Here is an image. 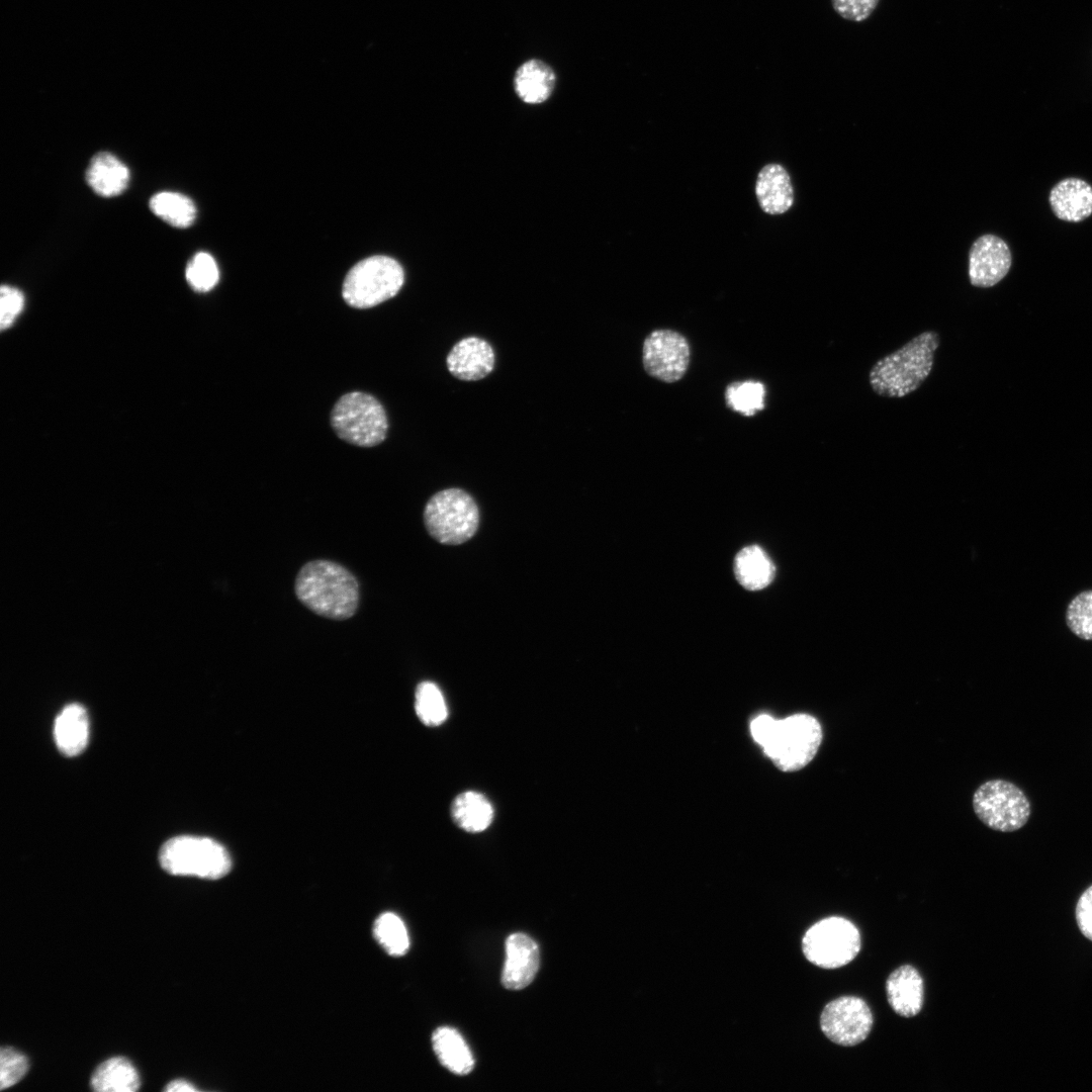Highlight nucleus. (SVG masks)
<instances>
[{
    "mask_svg": "<svg viewBox=\"0 0 1092 1092\" xmlns=\"http://www.w3.org/2000/svg\"><path fill=\"white\" fill-rule=\"evenodd\" d=\"M939 345L938 332L927 330L879 359L869 372L872 390L889 398H901L916 391L930 375Z\"/></svg>",
    "mask_w": 1092,
    "mask_h": 1092,
    "instance_id": "obj_1",
    "label": "nucleus"
},
{
    "mask_svg": "<svg viewBox=\"0 0 1092 1092\" xmlns=\"http://www.w3.org/2000/svg\"><path fill=\"white\" fill-rule=\"evenodd\" d=\"M295 594L310 611L334 620L352 617L359 604L355 576L329 560H313L303 565L295 579Z\"/></svg>",
    "mask_w": 1092,
    "mask_h": 1092,
    "instance_id": "obj_2",
    "label": "nucleus"
},
{
    "mask_svg": "<svg viewBox=\"0 0 1092 1092\" xmlns=\"http://www.w3.org/2000/svg\"><path fill=\"white\" fill-rule=\"evenodd\" d=\"M161 867L175 876L207 880L224 877L232 868L226 849L218 842L197 836H177L166 841L159 853Z\"/></svg>",
    "mask_w": 1092,
    "mask_h": 1092,
    "instance_id": "obj_3",
    "label": "nucleus"
},
{
    "mask_svg": "<svg viewBox=\"0 0 1092 1092\" xmlns=\"http://www.w3.org/2000/svg\"><path fill=\"white\" fill-rule=\"evenodd\" d=\"M822 736L821 725L815 717L795 714L776 721L762 747L781 770L796 771L815 757Z\"/></svg>",
    "mask_w": 1092,
    "mask_h": 1092,
    "instance_id": "obj_4",
    "label": "nucleus"
},
{
    "mask_svg": "<svg viewBox=\"0 0 1092 1092\" xmlns=\"http://www.w3.org/2000/svg\"><path fill=\"white\" fill-rule=\"evenodd\" d=\"M331 425L340 439L360 447L380 444L388 429L382 404L361 391L346 393L337 400L331 413Z\"/></svg>",
    "mask_w": 1092,
    "mask_h": 1092,
    "instance_id": "obj_5",
    "label": "nucleus"
},
{
    "mask_svg": "<svg viewBox=\"0 0 1092 1092\" xmlns=\"http://www.w3.org/2000/svg\"><path fill=\"white\" fill-rule=\"evenodd\" d=\"M404 282L400 264L387 256H372L347 273L342 295L350 306L368 308L395 296Z\"/></svg>",
    "mask_w": 1092,
    "mask_h": 1092,
    "instance_id": "obj_6",
    "label": "nucleus"
},
{
    "mask_svg": "<svg viewBox=\"0 0 1092 1092\" xmlns=\"http://www.w3.org/2000/svg\"><path fill=\"white\" fill-rule=\"evenodd\" d=\"M478 521L479 513L474 499L460 488L435 493L424 511L429 534L447 545H458L469 540L477 530Z\"/></svg>",
    "mask_w": 1092,
    "mask_h": 1092,
    "instance_id": "obj_7",
    "label": "nucleus"
},
{
    "mask_svg": "<svg viewBox=\"0 0 1092 1092\" xmlns=\"http://www.w3.org/2000/svg\"><path fill=\"white\" fill-rule=\"evenodd\" d=\"M802 949L810 963L823 969H837L857 956L860 935L849 920L838 916L827 917L806 931Z\"/></svg>",
    "mask_w": 1092,
    "mask_h": 1092,
    "instance_id": "obj_8",
    "label": "nucleus"
},
{
    "mask_svg": "<svg viewBox=\"0 0 1092 1092\" xmlns=\"http://www.w3.org/2000/svg\"><path fill=\"white\" fill-rule=\"evenodd\" d=\"M973 809L982 823L1001 832L1022 828L1031 813L1025 794L1016 785L1000 779L985 782L975 791Z\"/></svg>",
    "mask_w": 1092,
    "mask_h": 1092,
    "instance_id": "obj_9",
    "label": "nucleus"
},
{
    "mask_svg": "<svg viewBox=\"0 0 1092 1092\" xmlns=\"http://www.w3.org/2000/svg\"><path fill=\"white\" fill-rule=\"evenodd\" d=\"M873 1026V1014L868 1004L854 996H843L829 1002L820 1016V1027L827 1038L843 1046L863 1041Z\"/></svg>",
    "mask_w": 1092,
    "mask_h": 1092,
    "instance_id": "obj_10",
    "label": "nucleus"
},
{
    "mask_svg": "<svg viewBox=\"0 0 1092 1092\" xmlns=\"http://www.w3.org/2000/svg\"><path fill=\"white\" fill-rule=\"evenodd\" d=\"M690 354L689 343L681 334L671 330H655L644 340L642 362L650 376L671 383L686 374Z\"/></svg>",
    "mask_w": 1092,
    "mask_h": 1092,
    "instance_id": "obj_11",
    "label": "nucleus"
},
{
    "mask_svg": "<svg viewBox=\"0 0 1092 1092\" xmlns=\"http://www.w3.org/2000/svg\"><path fill=\"white\" fill-rule=\"evenodd\" d=\"M1012 254L1007 243L993 234L979 237L969 252V279L973 286L990 288L1009 272Z\"/></svg>",
    "mask_w": 1092,
    "mask_h": 1092,
    "instance_id": "obj_12",
    "label": "nucleus"
},
{
    "mask_svg": "<svg viewBox=\"0 0 1092 1092\" xmlns=\"http://www.w3.org/2000/svg\"><path fill=\"white\" fill-rule=\"evenodd\" d=\"M495 354L491 345L478 337L458 341L446 358L449 372L465 381L480 380L494 368Z\"/></svg>",
    "mask_w": 1092,
    "mask_h": 1092,
    "instance_id": "obj_13",
    "label": "nucleus"
},
{
    "mask_svg": "<svg viewBox=\"0 0 1092 1092\" xmlns=\"http://www.w3.org/2000/svg\"><path fill=\"white\" fill-rule=\"evenodd\" d=\"M540 965L536 942L524 933H514L506 941L503 985L510 990L526 988L534 980Z\"/></svg>",
    "mask_w": 1092,
    "mask_h": 1092,
    "instance_id": "obj_14",
    "label": "nucleus"
},
{
    "mask_svg": "<svg viewBox=\"0 0 1092 1092\" xmlns=\"http://www.w3.org/2000/svg\"><path fill=\"white\" fill-rule=\"evenodd\" d=\"M1049 202L1059 219L1080 222L1092 214V186L1081 178H1065L1051 189Z\"/></svg>",
    "mask_w": 1092,
    "mask_h": 1092,
    "instance_id": "obj_15",
    "label": "nucleus"
},
{
    "mask_svg": "<svg viewBox=\"0 0 1092 1092\" xmlns=\"http://www.w3.org/2000/svg\"><path fill=\"white\" fill-rule=\"evenodd\" d=\"M755 194L765 213L777 215L788 211L794 203V188L787 170L777 163L765 165L757 175Z\"/></svg>",
    "mask_w": 1092,
    "mask_h": 1092,
    "instance_id": "obj_16",
    "label": "nucleus"
},
{
    "mask_svg": "<svg viewBox=\"0 0 1092 1092\" xmlns=\"http://www.w3.org/2000/svg\"><path fill=\"white\" fill-rule=\"evenodd\" d=\"M887 998L892 1009L902 1017L918 1014L923 1004V980L918 971L904 965L896 969L886 982Z\"/></svg>",
    "mask_w": 1092,
    "mask_h": 1092,
    "instance_id": "obj_17",
    "label": "nucleus"
},
{
    "mask_svg": "<svg viewBox=\"0 0 1092 1092\" xmlns=\"http://www.w3.org/2000/svg\"><path fill=\"white\" fill-rule=\"evenodd\" d=\"M127 166L116 156L101 152L93 156L86 171V180L91 189L103 197H113L122 193L129 182Z\"/></svg>",
    "mask_w": 1092,
    "mask_h": 1092,
    "instance_id": "obj_18",
    "label": "nucleus"
},
{
    "mask_svg": "<svg viewBox=\"0 0 1092 1092\" xmlns=\"http://www.w3.org/2000/svg\"><path fill=\"white\" fill-rule=\"evenodd\" d=\"M88 736L86 710L79 704L66 706L57 716L54 725V738L58 749L66 756H75L85 749Z\"/></svg>",
    "mask_w": 1092,
    "mask_h": 1092,
    "instance_id": "obj_19",
    "label": "nucleus"
},
{
    "mask_svg": "<svg viewBox=\"0 0 1092 1092\" xmlns=\"http://www.w3.org/2000/svg\"><path fill=\"white\" fill-rule=\"evenodd\" d=\"M552 68L541 60L532 59L521 65L514 77L515 91L525 103L540 104L546 101L555 86Z\"/></svg>",
    "mask_w": 1092,
    "mask_h": 1092,
    "instance_id": "obj_20",
    "label": "nucleus"
},
{
    "mask_svg": "<svg viewBox=\"0 0 1092 1092\" xmlns=\"http://www.w3.org/2000/svg\"><path fill=\"white\" fill-rule=\"evenodd\" d=\"M775 565L762 548L750 545L741 549L734 560L739 583L749 590L767 586L775 576Z\"/></svg>",
    "mask_w": 1092,
    "mask_h": 1092,
    "instance_id": "obj_21",
    "label": "nucleus"
},
{
    "mask_svg": "<svg viewBox=\"0 0 1092 1092\" xmlns=\"http://www.w3.org/2000/svg\"><path fill=\"white\" fill-rule=\"evenodd\" d=\"M90 1084L97 1092H133L140 1088L141 1080L129 1060L113 1057L95 1069Z\"/></svg>",
    "mask_w": 1092,
    "mask_h": 1092,
    "instance_id": "obj_22",
    "label": "nucleus"
},
{
    "mask_svg": "<svg viewBox=\"0 0 1092 1092\" xmlns=\"http://www.w3.org/2000/svg\"><path fill=\"white\" fill-rule=\"evenodd\" d=\"M493 807L481 793L466 791L453 801L451 815L458 827L466 832L484 831L493 820Z\"/></svg>",
    "mask_w": 1092,
    "mask_h": 1092,
    "instance_id": "obj_23",
    "label": "nucleus"
},
{
    "mask_svg": "<svg viewBox=\"0 0 1092 1092\" xmlns=\"http://www.w3.org/2000/svg\"><path fill=\"white\" fill-rule=\"evenodd\" d=\"M432 1044L441 1064L456 1075H467L474 1067L472 1054L461 1034L451 1027H440L432 1035Z\"/></svg>",
    "mask_w": 1092,
    "mask_h": 1092,
    "instance_id": "obj_24",
    "label": "nucleus"
},
{
    "mask_svg": "<svg viewBox=\"0 0 1092 1092\" xmlns=\"http://www.w3.org/2000/svg\"><path fill=\"white\" fill-rule=\"evenodd\" d=\"M149 206L156 216L179 229L190 226L196 217V207L192 199L178 192H158L151 197Z\"/></svg>",
    "mask_w": 1092,
    "mask_h": 1092,
    "instance_id": "obj_25",
    "label": "nucleus"
},
{
    "mask_svg": "<svg viewBox=\"0 0 1092 1092\" xmlns=\"http://www.w3.org/2000/svg\"><path fill=\"white\" fill-rule=\"evenodd\" d=\"M373 933L387 953L404 954L410 947L408 934L403 921L394 913L385 912L374 922Z\"/></svg>",
    "mask_w": 1092,
    "mask_h": 1092,
    "instance_id": "obj_26",
    "label": "nucleus"
},
{
    "mask_svg": "<svg viewBox=\"0 0 1092 1092\" xmlns=\"http://www.w3.org/2000/svg\"><path fill=\"white\" fill-rule=\"evenodd\" d=\"M415 709L421 722L431 727L441 725L448 716L443 694L432 681H422L417 687Z\"/></svg>",
    "mask_w": 1092,
    "mask_h": 1092,
    "instance_id": "obj_27",
    "label": "nucleus"
},
{
    "mask_svg": "<svg viewBox=\"0 0 1092 1092\" xmlns=\"http://www.w3.org/2000/svg\"><path fill=\"white\" fill-rule=\"evenodd\" d=\"M765 389L758 381H737L731 383L725 393L727 405L745 417L753 416L764 407Z\"/></svg>",
    "mask_w": 1092,
    "mask_h": 1092,
    "instance_id": "obj_28",
    "label": "nucleus"
},
{
    "mask_svg": "<svg viewBox=\"0 0 1092 1092\" xmlns=\"http://www.w3.org/2000/svg\"><path fill=\"white\" fill-rule=\"evenodd\" d=\"M185 276L193 289L204 292L216 285L219 271L210 254L198 252L188 262Z\"/></svg>",
    "mask_w": 1092,
    "mask_h": 1092,
    "instance_id": "obj_29",
    "label": "nucleus"
},
{
    "mask_svg": "<svg viewBox=\"0 0 1092 1092\" xmlns=\"http://www.w3.org/2000/svg\"><path fill=\"white\" fill-rule=\"evenodd\" d=\"M1066 622L1076 636L1092 640V589L1080 593L1070 602Z\"/></svg>",
    "mask_w": 1092,
    "mask_h": 1092,
    "instance_id": "obj_30",
    "label": "nucleus"
},
{
    "mask_svg": "<svg viewBox=\"0 0 1092 1092\" xmlns=\"http://www.w3.org/2000/svg\"><path fill=\"white\" fill-rule=\"evenodd\" d=\"M28 1070L27 1058L11 1046L0 1050V1090L18 1083Z\"/></svg>",
    "mask_w": 1092,
    "mask_h": 1092,
    "instance_id": "obj_31",
    "label": "nucleus"
},
{
    "mask_svg": "<svg viewBox=\"0 0 1092 1092\" xmlns=\"http://www.w3.org/2000/svg\"><path fill=\"white\" fill-rule=\"evenodd\" d=\"M880 0H831L834 11L845 20L861 22L875 11Z\"/></svg>",
    "mask_w": 1092,
    "mask_h": 1092,
    "instance_id": "obj_32",
    "label": "nucleus"
},
{
    "mask_svg": "<svg viewBox=\"0 0 1092 1092\" xmlns=\"http://www.w3.org/2000/svg\"><path fill=\"white\" fill-rule=\"evenodd\" d=\"M0 294V326L1 329H5L12 324L16 315L22 309L24 299L22 293L18 289L9 285H2Z\"/></svg>",
    "mask_w": 1092,
    "mask_h": 1092,
    "instance_id": "obj_33",
    "label": "nucleus"
},
{
    "mask_svg": "<svg viewBox=\"0 0 1092 1092\" xmlns=\"http://www.w3.org/2000/svg\"><path fill=\"white\" fill-rule=\"evenodd\" d=\"M1076 918L1081 932L1092 940V886L1081 895L1076 908Z\"/></svg>",
    "mask_w": 1092,
    "mask_h": 1092,
    "instance_id": "obj_34",
    "label": "nucleus"
},
{
    "mask_svg": "<svg viewBox=\"0 0 1092 1092\" xmlns=\"http://www.w3.org/2000/svg\"><path fill=\"white\" fill-rule=\"evenodd\" d=\"M777 719L768 715H760L751 722V734L753 739L761 746L768 739Z\"/></svg>",
    "mask_w": 1092,
    "mask_h": 1092,
    "instance_id": "obj_35",
    "label": "nucleus"
},
{
    "mask_svg": "<svg viewBox=\"0 0 1092 1092\" xmlns=\"http://www.w3.org/2000/svg\"><path fill=\"white\" fill-rule=\"evenodd\" d=\"M164 1091H167V1092H196V1091H198V1089L194 1085H192L190 1082H188V1081H186L184 1079H175V1080L169 1082L166 1085V1087L164 1088Z\"/></svg>",
    "mask_w": 1092,
    "mask_h": 1092,
    "instance_id": "obj_36",
    "label": "nucleus"
}]
</instances>
